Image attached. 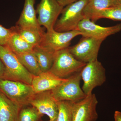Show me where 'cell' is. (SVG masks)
Masks as SVG:
<instances>
[{
  "instance_id": "7402d4cb",
  "label": "cell",
  "mask_w": 121,
  "mask_h": 121,
  "mask_svg": "<svg viewBox=\"0 0 121 121\" xmlns=\"http://www.w3.org/2000/svg\"><path fill=\"white\" fill-rule=\"evenodd\" d=\"M101 18L121 21V5L115 4L102 10L97 15L94 22Z\"/></svg>"
},
{
  "instance_id": "f1b7e54d",
  "label": "cell",
  "mask_w": 121,
  "mask_h": 121,
  "mask_svg": "<svg viewBox=\"0 0 121 121\" xmlns=\"http://www.w3.org/2000/svg\"></svg>"
},
{
  "instance_id": "7a4b0ae2",
  "label": "cell",
  "mask_w": 121,
  "mask_h": 121,
  "mask_svg": "<svg viewBox=\"0 0 121 121\" xmlns=\"http://www.w3.org/2000/svg\"><path fill=\"white\" fill-rule=\"evenodd\" d=\"M68 48L55 52L53 64L49 71L61 78H67L81 71L86 64L76 59Z\"/></svg>"
},
{
  "instance_id": "44dd1931",
  "label": "cell",
  "mask_w": 121,
  "mask_h": 121,
  "mask_svg": "<svg viewBox=\"0 0 121 121\" xmlns=\"http://www.w3.org/2000/svg\"><path fill=\"white\" fill-rule=\"evenodd\" d=\"M74 103L69 101L58 102L59 112L56 121H72Z\"/></svg>"
},
{
  "instance_id": "6da1fadb",
  "label": "cell",
  "mask_w": 121,
  "mask_h": 121,
  "mask_svg": "<svg viewBox=\"0 0 121 121\" xmlns=\"http://www.w3.org/2000/svg\"><path fill=\"white\" fill-rule=\"evenodd\" d=\"M0 59L5 67L4 79L31 85L34 76L22 65L16 55L7 45H0Z\"/></svg>"
},
{
  "instance_id": "7c38bea8",
  "label": "cell",
  "mask_w": 121,
  "mask_h": 121,
  "mask_svg": "<svg viewBox=\"0 0 121 121\" xmlns=\"http://www.w3.org/2000/svg\"><path fill=\"white\" fill-rule=\"evenodd\" d=\"M78 30L82 32V36L105 40L108 36L121 31V24L110 27H104L96 24L91 20L84 19L79 24Z\"/></svg>"
},
{
  "instance_id": "cb8c5ba5",
  "label": "cell",
  "mask_w": 121,
  "mask_h": 121,
  "mask_svg": "<svg viewBox=\"0 0 121 121\" xmlns=\"http://www.w3.org/2000/svg\"><path fill=\"white\" fill-rule=\"evenodd\" d=\"M14 31L13 28L10 29L0 25V45H6Z\"/></svg>"
},
{
  "instance_id": "484cf974",
  "label": "cell",
  "mask_w": 121,
  "mask_h": 121,
  "mask_svg": "<svg viewBox=\"0 0 121 121\" xmlns=\"http://www.w3.org/2000/svg\"><path fill=\"white\" fill-rule=\"evenodd\" d=\"M5 67L2 60L0 59V79H4Z\"/></svg>"
},
{
  "instance_id": "8fae6325",
  "label": "cell",
  "mask_w": 121,
  "mask_h": 121,
  "mask_svg": "<svg viewBox=\"0 0 121 121\" xmlns=\"http://www.w3.org/2000/svg\"><path fill=\"white\" fill-rule=\"evenodd\" d=\"M82 35L77 30L62 32L53 30L45 33L40 44L56 51L69 47L74 38Z\"/></svg>"
},
{
  "instance_id": "5b68a950",
  "label": "cell",
  "mask_w": 121,
  "mask_h": 121,
  "mask_svg": "<svg viewBox=\"0 0 121 121\" xmlns=\"http://www.w3.org/2000/svg\"><path fill=\"white\" fill-rule=\"evenodd\" d=\"M80 72L67 78L64 82L51 91L57 101H69L75 103L86 97L80 87L82 79Z\"/></svg>"
},
{
  "instance_id": "603a6c76",
  "label": "cell",
  "mask_w": 121,
  "mask_h": 121,
  "mask_svg": "<svg viewBox=\"0 0 121 121\" xmlns=\"http://www.w3.org/2000/svg\"><path fill=\"white\" fill-rule=\"evenodd\" d=\"M26 106L21 109L17 121H39L43 115L33 107Z\"/></svg>"
},
{
  "instance_id": "5bb4252c",
  "label": "cell",
  "mask_w": 121,
  "mask_h": 121,
  "mask_svg": "<svg viewBox=\"0 0 121 121\" xmlns=\"http://www.w3.org/2000/svg\"><path fill=\"white\" fill-rule=\"evenodd\" d=\"M35 0H25L23 9L16 26L21 28H41L36 16L34 5Z\"/></svg>"
},
{
  "instance_id": "277c9868",
  "label": "cell",
  "mask_w": 121,
  "mask_h": 121,
  "mask_svg": "<svg viewBox=\"0 0 121 121\" xmlns=\"http://www.w3.org/2000/svg\"><path fill=\"white\" fill-rule=\"evenodd\" d=\"M0 91L22 107L29 105V101L35 93L31 85L4 79H0Z\"/></svg>"
},
{
  "instance_id": "3957f363",
  "label": "cell",
  "mask_w": 121,
  "mask_h": 121,
  "mask_svg": "<svg viewBox=\"0 0 121 121\" xmlns=\"http://www.w3.org/2000/svg\"><path fill=\"white\" fill-rule=\"evenodd\" d=\"M88 0H78L64 8L54 27L58 32L78 30L79 23L84 19L83 11Z\"/></svg>"
},
{
  "instance_id": "ba28073f",
  "label": "cell",
  "mask_w": 121,
  "mask_h": 121,
  "mask_svg": "<svg viewBox=\"0 0 121 121\" xmlns=\"http://www.w3.org/2000/svg\"><path fill=\"white\" fill-rule=\"evenodd\" d=\"M56 0H41L36 10L38 15V23L50 31L54 30V26L63 9Z\"/></svg>"
},
{
  "instance_id": "2e32d148",
  "label": "cell",
  "mask_w": 121,
  "mask_h": 121,
  "mask_svg": "<svg viewBox=\"0 0 121 121\" xmlns=\"http://www.w3.org/2000/svg\"><path fill=\"white\" fill-rule=\"evenodd\" d=\"M32 52L42 72L49 71L53 64L55 51L39 44L34 47Z\"/></svg>"
},
{
  "instance_id": "d6986e66",
  "label": "cell",
  "mask_w": 121,
  "mask_h": 121,
  "mask_svg": "<svg viewBox=\"0 0 121 121\" xmlns=\"http://www.w3.org/2000/svg\"><path fill=\"white\" fill-rule=\"evenodd\" d=\"M9 38L7 45L16 55L32 51L34 47L27 42L15 30Z\"/></svg>"
},
{
  "instance_id": "e0dca14e",
  "label": "cell",
  "mask_w": 121,
  "mask_h": 121,
  "mask_svg": "<svg viewBox=\"0 0 121 121\" xmlns=\"http://www.w3.org/2000/svg\"><path fill=\"white\" fill-rule=\"evenodd\" d=\"M115 0H88L83 11L84 19L94 22L98 13L102 10L113 6Z\"/></svg>"
},
{
  "instance_id": "4316f807",
  "label": "cell",
  "mask_w": 121,
  "mask_h": 121,
  "mask_svg": "<svg viewBox=\"0 0 121 121\" xmlns=\"http://www.w3.org/2000/svg\"><path fill=\"white\" fill-rule=\"evenodd\" d=\"M115 121H121V112L119 111H115L114 114Z\"/></svg>"
},
{
  "instance_id": "52a82bcc",
  "label": "cell",
  "mask_w": 121,
  "mask_h": 121,
  "mask_svg": "<svg viewBox=\"0 0 121 121\" xmlns=\"http://www.w3.org/2000/svg\"><path fill=\"white\" fill-rule=\"evenodd\" d=\"M104 40L82 36L78 43L68 48L77 60L86 64L97 59L101 44Z\"/></svg>"
},
{
  "instance_id": "8992f818",
  "label": "cell",
  "mask_w": 121,
  "mask_h": 121,
  "mask_svg": "<svg viewBox=\"0 0 121 121\" xmlns=\"http://www.w3.org/2000/svg\"><path fill=\"white\" fill-rule=\"evenodd\" d=\"M80 72L83 82L82 89L86 95L106 82L105 69L98 59L86 63Z\"/></svg>"
},
{
  "instance_id": "4fadbf2b",
  "label": "cell",
  "mask_w": 121,
  "mask_h": 121,
  "mask_svg": "<svg viewBox=\"0 0 121 121\" xmlns=\"http://www.w3.org/2000/svg\"><path fill=\"white\" fill-rule=\"evenodd\" d=\"M48 71L33 76L31 86L35 93L52 91L65 81Z\"/></svg>"
},
{
  "instance_id": "30bf717a",
  "label": "cell",
  "mask_w": 121,
  "mask_h": 121,
  "mask_svg": "<svg viewBox=\"0 0 121 121\" xmlns=\"http://www.w3.org/2000/svg\"><path fill=\"white\" fill-rule=\"evenodd\" d=\"M98 101L95 94H91L79 101L74 103L72 121H96L98 118L96 107Z\"/></svg>"
},
{
  "instance_id": "ffe728a7",
  "label": "cell",
  "mask_w": 121,
  "mask_h": 121,
  "mask_svg": "<svg viewBox=\"0 0 121 121\" xmlns=\"http://www.w3.org/2000/svg\"><path fill=\"white\" fill-rule=\"evenodd\" d=\"M22 65L34 76L42 73L36 58L32 51L16 55Z\"/></svg>"
},
{
  "instance_id": "9a60e30c",
  "label": "cell",
  "mask_w": 121,
  "mask_h": 121,
  "mask_svg": "<svg viewBox=\"0 0 121 121\" xmlns=\"http://www.w3.org/2000/svg\"><path fill=\"white\" fill-rule=\"evenodd\" d=\"M21 106L0 91V121H17Z\"/></svg>"
},
{
  "instance_id": "d4e9b609",
  "label": "cell",
  "mask_w": 121,
  "mask_h": 121,
  "mask_svg": "<svg viewBox=\"0 0 121 121\" xmlns=\"http://www.w3.org/2000/svg\"><path fill=\"white\" fill-rule=\"evenodd\" d=\"M56 0L60 5L64 7L78 0Z\"/></svg>"
},
{
  "instance_id": "ac0fdd59",
  "label": "cell",
  "mask_w": 121,
  "mask_h": 121,
  "mask_svg": "<svg viewBox=\"0 0 121 121\" xmlns=\"http://www.w3.org/2000/svg\"><path fill=\"white\" fill-rule=\"evenodd\" d=\"M14 27L17 32L34 47L41 43L45 33L42 28H21L16 26Z\"/></svg>"
},
{
  "instance_id": "83f0119b",
  "label": "cell",
  "mask_w": 121,
  "mask_h": 121,
  "mask_svg": "<svg viewBox=\"0 0 121 121\" xmlns=\"http://www.w3.org/2000/svg\"><path fill=\"white\" fill-rule=\"evenodd\" d=\"M115 4H118L121 5V0H115Z\"/></svg>"
},
{
  "instance_id": "9c48e42d",
  "label": "cell",
  "mask_w": 121,
  "mask_h": 121,
  "mask_svg": "<svg viewBox=\"0 0 121 121\" xmlns=\"http://www.w3.org/2000/svg\"><path fill=\"white\" fill-rule=\"evenodd\" d=\"M39 113L49 117L50 121H56L58 114V102L52 95L51 91L35 93L29 102Z\"/></svg>"
}]
</instances>
